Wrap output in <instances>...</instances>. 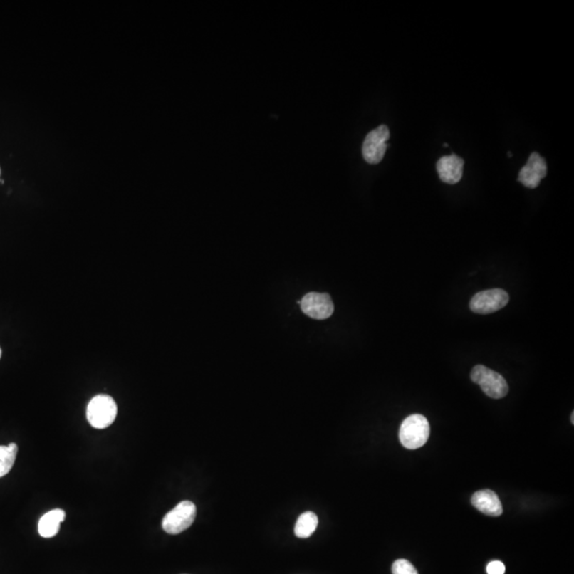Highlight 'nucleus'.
Masks as SVG:
<instances>
[{"mask_svg": "<svg viewBox=\"0 0 574 574\" xmlns=\"http://www.w3.org/2000/svg\"><path fill=\"white\" fill-rule=\"evenodd\" d=\"M507 155H508L509 157H513V153L508 152L507 153Z\"/></svg>", "mask_w": 574, "mask_h": 574, "instance_id": "obj_17", "label": "nucleus"}, {"mask_svg": "<svg viewBox=\"0 0 574 574\" xmlns=\"http://www.w3.org/2000/svg\"><path fill=\"white\" fill-rule=\"evenodd\" d=\"M573 416H574V414L573 413V415H571V422H573V424H574V417H573Z\"/></svg>", "mask_w": 574, "mask_h": 574, "instance_id": "obj_16", "label": "nucleus"}, {"mask_svg": "<svg viewBox=\"0 0 574 574\" xmlns=\"http://www.w3.org/2000/svg\"><path fill=\"white\" fill-rule=\"evenodd\" d=\"M487 573L489 574H504L505 566L502 562L499 560H494L487 565Z\"/></svg>", "mask_w": 574, "mask_h": 574, "instance_id": "obj_15", "label": "nucleus"}, {"mask_svg": "<svg viewBox=\"0 0 574 574\" xmlns=\"http://www.w3.org/2000/svg\"><path fill=\"white\" fill-rule=\"evenodd\" d=\"M1 355H2L1 348H0V358H1Z\"/></svg>", "mask_w": 574, "mask_h": 574, "instance_id": "obj_18", "label": "nucleus"}, {"mask_svg": "<svg viewBox=\"0 0 574 574\" xmlns=\"http://www.w3.org/2000/svg\"><path fill=\"white\" fill-rule=\"evenodd\" d=\"M318 517L313 511H306L298 518L295 524V535L298 538H308L316 531Z\"/></svg>", "mask_w": 574, "mask_h": 574, "instance_id": "obj_12", "label": "nucleus"}, {"mask_svg": "<svg viewBox=\"0 0 574 574\" xmlns=\"http://www.w3.org/2000/svg\"><path fill=\"white\" fill-rule=\"evenodd\" d=\"M390 140V129L385 125L368 133L362 144V157L369 164H377L383 160Z\"/></svg>", "mask_w": 574, "mask_h": 574, "instance_id": "obj_5", "label": "nucleus"}, {"mask_svg": "<svg viewBox=\"0 0 574 574\" xmlns=\"http://www.w3.org/2000/svg\"><path fill=\"white\" fill-rule=\"evenodd\" d=\"M299 303L304 314L317 320L329 318L334 312L333 301L328 293H308Z\"/></svg>", "mask_w": 574, "mask_h": 574, "instance_id": "obj_7", "label": "nucleus"}, {"mask_svg": "<svg viewBox=\"0 0 574 574\" xmlns=\"http://www.w3.org/2000/svg\"><path fill=\"white\" fill-rule=\"evenodd\" d=\"M547 176V164L539 153L533 152L528 163L520 170L518 180L528 189H536Z\"/></svg>", "mask_w": 574, "mask_h": 574, "instance_id": "obj_8", "label": "nucleus"}, {"mask_svg": "<svg viewBox=\"0 0 574 574\" xmlns=\"http://www.w3.org/2000/svg\"><path fill=\"white\" fill-rule=\"evenodd\" d=\"M509 301V296L503 289L495 288L481 291L470 301V310L476 314H491L504 308Z\"/></svg>", "mask_w": 574, "mask_h": 574, "instance_id": "obj_6", "label": "nucleus"}, {"mask_svg": "<svg viewBox=\"0 0 574 574\" xmlns=\"http://www.w3.org/2000/svg\"><path fill=\"white\" fill-rule=\"evenodd\" d=\"M471 503L481 513L491 517H499L503 513L502 503L497 494L489 489L476 491L471 498Z\"/></svg>", "mask_w": 574, "mask_h": 574, "instance_id": "obj_10", "label": "nucleus"}, {"mask_svg": "<svg viewBox=\"0 0 574 574\" xmlns=\"http://www.w3.org/2000/svg\"><path fill=\"white\" fill-rule=\"evenodd\" d=\"M430 436V424L424 416L415 414L402 422L399 431L401 444L409 450L422 448Z\"/></svg>", "mask_w": 574, "mask_h": 574, "instance_id": "obj_1", "label": "nucleus"}, {"mask_svg": "<svg viewBox=\"0 0 574 574\" xmlns=\"http://www.w3.org/2000/svg\"><path fill=\"white\" fill-rule=\"evenodd\" d=\"M19 447L14 442L8 446H0V478L6 476L12 469L16 459Z\"/></svg>", "mask_w": 574, "mask_h": 574, "instance_id": "obj_13", "label": "nucleus"}, {"mask_svg": "<svg viewBox=\"0 0 574 574\" xmlns=\"http://www.w3.org/2000/svg\"><path fill=\"white\" fill-rule=\"evenodd\" d=\"M464 160L456 155H444L437 162V172L440 180L447 184H456L461 180L464 170Z\"/></svg>", "mask_w": 574, "mask_h": 574, "instance_id": "obj_9", "label": "nucleus"}, {"mask_svg": "<svg viewBox=\"0 0 574 574\" xmlns=\"http://www.w3.org/2000/svg\"><path fill=\"white\" fill-rule=\"evenodd\" d=\"M470 377L472 382L480 385L483 392L491 398L501 399L508 392V385L504 377L483 365H476L472 369Z\"/></svg>", "mask_w": 574, "mask_h": 574, "instance_id": "obj_3", "label": "nucleus"}, {"mask_svg": "<svg viewBox=\"0 0 574 574\" xmlns=\"http://www.w3.org/2000/svg\"><path fill=\"white\" fill-rule=\"evenodd\" d=\"M66 511L63 509H53L45 513L38 521V533L43 538H51L59 533L60 524L66 520Z\"/></svg>", "mask_w": 574, "mask_h": 574, "instance_id": "obj_11", "label": "nucleus"}, {"mask_svg": "<svg viewBox=\"0 0 574 574\" xmlns=\"http://www.w3.org/2000/svg\"><path fill=\"white\" fill-rule=\"evenodd\" d=\"M195 518L196 505L191 501H182L166 513L162 521V528L168 534H180L194 523Z\"/></svg>", "mask_w": 574, "mask_h": 574, "instance_id": "obj_4", "label": "nucleus"}, {"mask_svg": "<svg viewBox=\"0 0 574 574\" xmlns=\"http://www.w3.org/2000/svg\"><path fill=\"white\" fill-rule=\"evenodd\" d=\"M118 416V405L112 397L98 395L90 401L86 409V418L95 429L108 428L115 422Z\"/></svg>", "mask_w": 574, "mask_h": 574, "instance_id": "obj_2", "label": "nucleus"}, {"mask_svg": "<svg viewBox=\"0 0 574 574\" xmlns=\"http://www.w3.org/2000/svg\"><path fill=\"white\" fill-rule=\"evenodd\" d=\"M392 574H418L417 569L407 560H398L392 567Z\"/></svg>", "mask_w": 574, "mask_h": 574, "instance_id": "obj_14", "label": "nucleus"}]
</instances>
